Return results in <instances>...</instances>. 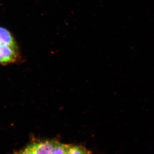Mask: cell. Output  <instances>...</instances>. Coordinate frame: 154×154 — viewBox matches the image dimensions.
Returning a JSON list of instances; mask_svg holds the SVG:
<instances>
[{"instance_id": "52a82bcc", "label": "cell", "mask_w": 154, "mask_h": 154, "mask_svg": "<svg viewBox=\"0 0 154 154\" xmlns=\"http://www.w3.org/2000/svg\"><path fill=\"white\" fill-rule=\"evenodd\" d=\"M2 45V43H1V42H0V45Z\"/></svg>"}, {"instance_id": "277c9868", "label": "cell", "mask_w": 154, "mask_h": 154, "mask_svg": "<svg viewBox=\"0 0 154 154\" xmlns=\"http://www.w3.org/2000/svg\"><path fill=\"white\" fill-rule=\"evenodd\" d=\"M92 152L81 145L69 144L66 154H92Z\"/></svg>"}, {"instance_id": "7a4b0ae2", "label": "cell", "mask_w": 154, "mask_h": 154, "mask_svg": "<svg viewBox=\"0 0 154 154\" xmlns=\"http://www.w3.org/2000/svg\"><path fill=\"white\" fill-rule=\"evenodd\" d=\"M55 140H44L32 142L34 154H51Z\"/></svg>"}, {"instance_id": "5b68a950", "label": "cell", "mask_w": 154, "mask_h": 154, "mask_svg": "<svg viewBox=\"0 0 154 154\" xmlns=\"http://www.w3.org/2000/svg\"><path fill=\"white\" fill-rule=\"evenodd\" d=\"M69 144L61 143L56 140L51 154H66Z\"/></svg>"}, {"instance_id": "3957f363", "label": "cell", "mask_w": 154, "mask_h": 154, "mask_svg": "<svg viewBox=\"0 0 154 154\" xmlns=\"http://www.w3.org/2000/svg\"><path fill=\"white\" fill-rule=\"evenodd\" d=\"M0 42L3 45L17 46L14 36L5 28L0 27Z\"/></svg>"}, {"instance_id": "8992f818", "label": "cell", "mask_w": 154, "mask_h": 154, "mask_svg": "<svg viewBox=\"0 0 154 154\" xmlns=\"http://www.w3.org/2000/svg\"><path fill=\"white\" fill-rule=\"evenodd\" d=\"M14 154H34L32 142Z\"/></svg>"}, {"instance_id": "6da1fadb", "label": "cell", "mask_w": 154, "mask_h": 154, "mask_svg": "<svg viewBox=\"0 0 154 154\" xmlns=\"http://www.w3.org/2000/svg\"><path fill=\"white\" fill-rule=\"evenodd\" d=\"M19 55L18 46L0 45V64H6L14 62Z\"/></svg>"}]
</instances>
